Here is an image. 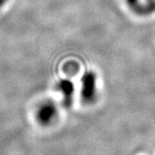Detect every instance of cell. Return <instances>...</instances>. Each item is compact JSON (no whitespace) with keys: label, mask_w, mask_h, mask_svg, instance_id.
<instances>
[{"label":"cell","mask_w":155,"mask_h":155,"mask_svg":"<svg viewBox=\"0 0 155 155\" xmlns=\"http://www.w3.org/2000/svg\"><path fill=\"white\" fill-rule=\"evenodd\" d=\"M7 2H8V0H0V8L5 5Z\"/></svg>","instance_id":"cell-4"},{"label":"cell","mask_w":155,"mask_h":155,"mask_svg":"<svg viewBox=\"0 0 155 155\" xmlns=\"http://www.w3.org/2000/svg\"><path fill=\"white\" fill-rule=\"evenodd\" d=\"M57 91L62 97V104L66 108H70L73 101L74 84L69 79H61L56 85Z\"/></svg>","instance_id":"cell-3"},{"label":"cell","mask_w":155,"mask_h":155,"mask_svg":"<svg viewBox=\"0 0 155 155\" xmlns=\"http://www.w3.org/2000/svg\"><path fill=\"white\" fill-rule=\"evenodd\" d=\"M96 74L93 72H87L81 78V98L86 104L93 103L97 97Z\"/></svg>","instance_id":"cell-2"},{"label":"cell","mask_w":155,"mask_h":155,"mask_svg":"<svg viewBox=\"0 0 155 155\" xmlns=\"http://www.w3.org/2000/svg\"><path fill=\"white\" fill-rule=\"evenodd\" d=\"M35 120L42 127H49L56 122L59 116L58 106L53 100L41 102L35 110Z\"/></svg>","instance_id":"cell-1"}]
</instances>
